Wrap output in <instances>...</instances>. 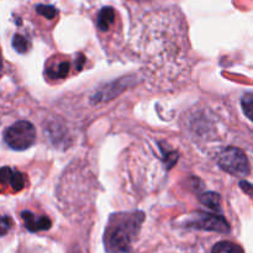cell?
<instances>
[{"label":"cell","instance_id":"cell-9","mask_svg":"<svg viewBox=\"0 0 253 253\" xmlns=\"http://www.w3.org/2000/svg\"><path fill=\"white\" fill-rule=\"evenodd\" d=\"M71 64L66 61H61L56 66L49 67V77L51 78H64L68 74Z\"/></svg>","mask_w":253,"mask_h":253},{"label":"cell","instance_id":"cell-5","mask_svg":"<svg viewBox=\"0 0 253 253\" xmlns=\"http://www.w3.org/2000/svg\"><path fill=\"white\" fill-rule=\"evenodd\" d=\"M21 217L24 220V224L26 229L31 232L44 231L51 227V221L46 216H37L34 212L22 211Z\"/></svg>","mask_w":253,"mask_h":253},{"label":"cell","instance_id":"cell-12","mask_svg":"<svg viewBox=\"0 0 253 253\" xmlns=\"http://www.w3.org/2000/svg\"><path fill=\"white\" fill-rule=\"evenodd\" d=\"M29 46V41H27L24 36H21V35H15L14 39H12V47H14L19 53H25V52H27Z\"/></svg>","mask_w":253,"mask_h":253},{"label":"cell","instance_id":"cell-7","mask_svg":"<svg viewBox=\"0 0 253 253\" xmlns=\"http://www.w3.org/2000/svg\"><path fill=\"white\" fill-rule=\"evenodd\" d=\"M115 20V10L110 6H105L99 11L98 27L101 31H108Z\"/></svg>","mask_w":253,"mask_h":253},{"label":"cell","instance_id":"cell-8","mask_svg":"<svg viewBox=\"0 0 253 253\" xmlns=\"http://www.w3.org/2000/svg\"><path fill=\"white\" fill-rule=\"evenodd\" d=\"M211 253H245L241 246L229 241L219 242L214 246Z\"/></svg>","mask_w":253,"mask_h":253},{"label":"cell","instance_id":"cell-14","mask_svg":"<svg viewBox=\"0 0 253 253\" xmlns=\"http://www.w3.org/2000/svg\"><path fill=\"white\" fill-rule=\"evenodd\" d=\"M7 221H9V217H6V216L2 217V234H5V232H6L7 226H9V225L6 224Z\"/></svg>","mask_w":253,"mask_h":253},{"label":"cell","instance_id":"cell-13","mask_svg":"<svg viewBox=\"0 0 253 253\" xmlns=\"http://www.w3.org/2000/svg\"><path fill=\"white\" fill-rule=\"evenodd\" d=\"M36 10L40 15L44 16L46 19H53L57 15V10L53 6H51V5H39Z\"/></svg>","mask_w":253,"mask_h":253},{"label":"cell","instance_id":"cell-3","mask_svg":"<svg viewBox=\"0 0 253 253\" xmlns=\"http://www.w3.org/2000/svg\"><path fill=\"white\" fill-rule=\"evenodd\" d=\"M217 165L225 170L236 177H245L250 174V162L247 156L240 148L227 147L217 155Z\"/></svg>","mask_w":253,"mask_h":253},{"label":"cell","instance_id":"cell-4","mask_svg":"<svg viewBox=\"0 0 253 253\" xmlns=\"http://www.w3.org/2000/svg\"><path fill=\"white\" fill-rule=\"evenodd\" d=\"M192 226L198 227V229L208 230V231H229V225L225 221L224 217L212 214H205V212H199L198 216H195V219L192 222Z\"/></svg>","mask_w":253,"mask_h":253},{"label":"cell","instance_id":"cell-2","mask_svg":"<svg viewBox=\"0 0 253 253\" xmlns=\"http://www.w3.org/2000/svg\"><path fill=\"white\" fill-rule=\"evenodd\" d=\"M4 140L10 148L15 151H24L31 147L36 140V130L29 121H17L6 128Z\"/></svg>","mask_w":253,"mask_h":253},{"label":"cell","instance_id":"cell-10","mask_svg":"<svg viewBox=\"0 0 253 253\" xmlns=\"http://www.w3.org/2000/svg\"><path fill=\"white\" fill-rule=\"evenodd\" d=\"M200 202L212 210L220 209V195L217 194V193H205V194H203L202 197H200Z\"/></svg>","mask_w":253,"mask_h":253},{"label":"cell","instance_id":"cell-11","mask_svg":"<svg viewBox=\"0 0 253 253\" xmlns=\"http://www.w3.org/2000/svg\"><path fill=\"white\" fill-rule=\"evenodd\" d=\"M241 105L245 115L253 121V93H247L242 96Z\"/></svg>","mask_w":253,"mask_h":253},{"label":"cell","instance_id":"cell-6","mask_svg":"<svg viewBox=\"0 0 253 253\" xmlns=\"http://www.w3.org/2000/svg\"><path fill=\"white\" fill-rule=\"evenodd\" d=\"M1 182L2 184L9 183V185L12 188V190H15V192L22 190L25 187L24 174L17 172V170L11 169V168L9 167H4L1 169Z\"/></svg>","mask_w":253,"mask_h":253},{"label":"cell","instance_id":"cell-1","mask_svg":"<svg viewBox=\"0 0 253 253\" xmlns=\"http://www.w3.org/2000/svg\"><path fill=\"white\" fill-rule=\"evenodd\" d=\"M143 219L145 216L142 212H132L119 215L118 219L111 220L105 234V246L108 251L111 253L128 251Z\"/></svg>","mask_w":253,"mask_h":253}]
</instances>
